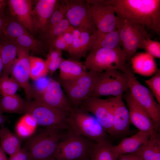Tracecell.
<instances>
[{"instance_id":"484cf974","label":"cell","mask_w":160,"mask_h":160,"mask_svg":"<svg viewBox=\"0 0 160 160\" xmlns=\"http://www.w3.org/2000/svg\"><path fill=\"white\" fill-rule=\"evenodd\" d=\"M1 46V55L3 67L1 76H9L16 59L17 45L11 40L4 38Z\"/></svg>"},{"instance_id":"8fae6325","label":"cell","mask_w":160,"mask_h":160,"mask_svg":"<svg viewBox=\"0 0 160 160\" xmlns=\"http://www.w3.org/2000/svg\"><path fill=\"white\" fill-rule=\"evenodd\" d=\"M100 73L89 71L80 77L72 80L61 79V87L66 92L71 105H80L90 97L95 82Z\"/></svg>"},{"instance_id":"836d02e7","label":"cell","mask_w":160,"mask_h":160,"mask_svg":"<svg viewBox=\"0 0 160 160\" xmlns=\"http://www.w3.org/2000/svg\"><path fill=\"white\" fill-rule=\"evenodd\" d=\"M29 61L30 78L35 80L46 76L48 70L45 60L30 56Z\"/></svg>"},{"instance_id":"7a4b0ae2","label":"cell","mask_w":160,"mask_h":160,"mask_svg":"<svg viewBox=\"0 0 160 160\" xmlns=\"http://www.w3.org/2000/svg\"><path fill=\"white\" fill-rule=\"evenodd\" d=\"M69 129L45 128L29 138L25 147L31 160H55L59 143L65 137Z\"/></svg>"},{"instance_id":"603a6c76","label":"cell","mask_w":160,"mask_h":160,"mask_svg":"<svg viewBox=\"0 0 160 160\" xmlns=\"http://www.w3.org/2000/svg\"><path fill=\"white\" fill-rule=\"evenodd\" d=\"M134 72L142 75L150 76L157 71V65L154 57L145 52L134 55L131 60Z\"/></svg>"},{"instance_id":"30bf717a","label":"cell","mask_w":160,"mask_h":160,"mask_svg":"<svg viewBox=\"0 0 160 160\" xmlns=\"http://www.w3.org/2000/svg\"><path fill=\"white\" fill-rule=\"evenodd\" d=\"M65 18L73 27L91 34L97 30L91 13L90 4L87 0H64Z\"/></svg>"},{"instance_id":"2e32d148","label":"cell","mask_w":160,"mask_h":160,"mask_svg":"<svg viewBox=\"0 0 160 160\" xmlns=\"http://www.w3.org/2000/svg\"><path fill=\"white\" fill-rule=\"evenodd\" d=\"M122 95L108 98L113 117V136H121L129 130L130 122L129 111L122 101Z\"/></svg>"},{"instance_id":"f6af8a7d","label":"cell","mask_w":160,"mask_h":160,"mask_svg":"<svg viewBox=\"0 0 160 160\" xmlns=\"http://www.w3.org/2000/svg\"><path fill=\"white\" fill-rule=\"evenodd\" d=\"M2 112L0 109V129L3 126L6 121L7 118L3 115Z\"/></svg>"},{"instance_id":"d6a6232c","label":"cell","mask_w":160,"mask_h":160,"mask_svg":"<svg viewBox=\"0 0 160 160\" xmlns=\"http://www.w3.org/2000/svg\"><path fill=\"white\" fill-rule=\"evenodd\" d=\"M70 26L68 20L65 18L49 31L42 35L40 41L43 43L45 49H49L52 42Z\"/></svg>"},{"instance_id":"9a60e30c","label":"cell","mask_w":160,"mask_h":160,"mask_svg":"<svg viewBox=\"0 0 160 160\" xmlns=\"http://www.w3.org/2000/svg\"><path fill=\"white\" fill-rule=\"evenodd\" d=\"M125 98L128 108L130 122L139 131L145 132L150 136L157 134L152 119L148 114L127 91Z\"/></svg>"},{"instance_id":"5b68a950","label":"cell","mask_w":160,"mask_h":160,"mask_svg":"<svg viewBox=\"0 0 160 160\" xmlns=\"http://www.w3.org/2000/svg\"><path fill=\"white\" fill-rule=\"evenodd\" d=\"M123 73L127 81L128 89L134 99L146 111L158 132L160 127V105L151 91L137 80L131 67Z\"/></svg>"},{"instance_id":"3957f363","label":"cell","mask_w":160,"mask_h":160,"mask_svg":"<svg viewBox=\"0 0 160 160\" xmlns=\"http://www.w3.org/2000/svg\"><path fill=\"white\" fill-rule=\"evenodd\" d=\"M67 122L74 134L99 143L108 140V134L96 118L81 108H73Z\"/></svg>"},{"instance_id":"4fadbf2b","label":"cell","mask_w":160,"mask_h":160,"mask_svg":"<svg viewBox=\"0 0 160 160\" xmlns=\"http://www.w3.org/2000/svg\"><path fill=\"white\" fill-rule=\"evenodd\" d=\"M32 98L40 103L68 112L73 108L64 94L60 83L51 78L43 91L33 95Z\"/></svg>"},{"instance_id":"7c38bea8","label":"cell","mask_w":160,"mask_h":160,"mask_svg":"<svg viewBox=\"0 0 160 160\" xmlns=\"http://www.w3.org/2000/svg\"><path fill=\"white\" fill-rule=\"evenodd\" d=\"M80 108L91 113L107 134L112 136L113 117L112 109L108 99L89 97L80 104Z\"/></svg>"},{"instance_id":"7402d4cb","label":"cell","mask_w":160,"mask_h":160,"mask_svg":"<svg viewBox=\"0 0 160 160\" xmlns=\"http://www.w3.org/2000/svg\"><path fill=\"white\" fill-rule=\"evenodd\" d=\"M148 133L139 131L135 135L123 139L113 150L119 156L121 155L132 153L137 150L149 139Z\"/></svg>"},{"instance_id":"74e56055","label":"cell","mask_w":160,"mask_h":160,"mask_svg":"<svg viewBox=\"0 0 160 160\" xmlns=\"http://www.w3.org/2000/svg\"><path fill=\"white\" fill-rule=\"evenodd\" d=\"M150 90L153 95L157 103L160 104V73L157 72L155 75L145 81Z\"/></svg>"},{"instance_id":"1f68e13d","label":"cell","mask_w":160,"mask_h":160,"mask_svg":"<svg viewBox=\"0 0 160 160\" xmlns=\"http://www.w3.org/2000/svg\"><path fill=\"white\" fill-rule=\"evenodd\" d=\"M17 45L39 54H45V47L42 42L35 39L30 33L11 40Z\"/></svg>"},{"instance_id":"b9f144b4","label":"cell","mask_w":160,"mask_h":160,"mask_svg":"<svg viewBox=\"0 0 160 160\" xmlns=\"http://www.w3.org/2000/svg\"><path fill=\"white\" fill-rule=\"evenodd\" d=\"M73 28V27L70 26L61 35L68 46V49L71 46L73 41V37L72 33Z\"/></svg>"},{"instance_id":"52a82bcc","label":"cell","mask_w":160,"mask_h":160,"mask_svg":"<svg viewBox=\"0 0 160 160\" xmlns=\"http://www.w3.org/2000/svg\"><path fill=\"white\" fill-rule=\"evenodd\" d=\"M93 141L74 134L69 129L59 143L55 160H84L89 159Z\"/></svg>"},{"instance_id":"ab89813d","label":"cell","mask_w":160,"mask_h":160,"mask_svg":"<svg viewBox=\"0 0 160 160\" xmlns=\"http://www.w3.org/2000/svg\"><path fill=\"white\" fill-rule=\"evenodd\" d=\"M55 48L62 51H68V47L61 35L55 40L50 45L49 49Z\"/></svg>"},{"instance_id":"8992f818","label":"cell","mask_w":160,"mask_h":160,"mask_svg":"<svg viewBox=\"0 0 160 160\" xmlns=\"http://www.w3.org/2000/svg\"><path fill=\"white\" fill-rule=\"evenodd\" d=\"M25 101L24 113L31 115L38 125L45 128L69 129L67 121L68 112L52 108L34 100Z\"/></svg>"},{"instance_id":"4316f807","label":"cell","mask_w":160,"mask_h":160,"mask_svg":"<svg viewBox=\"0 0 160 160\" xmlns=\"http://www.w3.org/2000/svg\"><path fill=\"white\" fill-rule=\"evenodd\" d=\"M21 139L7 127L3 126L0 129V147L10 156L21 149Z\"/></svg>"},{"instance_id":"ba28073f","label":"cell","mask_w":160,"mask_h":160,"mask_svg":"<svg viewBox=\"0 0 160 160\" xmlns=\"http://www.w3.org/2000/svg\"><path fill=\"white\" fill-rule=\"evenodd\" d=\"M117 17L116 30L122 49L129 61L137 49H140L144 41L151 38V36L143 26Z\"/></svg>"},{"instance_id":"ffe728a7","label":"cell","mask_w":160,"mask_h":160,"mask_svg":"<svg viewBox=\"0 0 160 160\" xmlns=\"http://www.w3.org/2000/svg\"><path fill=\"white\" fill-rule=\"evenodd\" d=\"M120 47V40L117 30L108 33L97 30L90 34L89 52L100 48L112 49Z\"/></svg>"},{"instance_id":"5bb4252c","label":"cell","mask_w":160,"mask_h":160,"mask_svg":"<svg viewBox=\"0 0 160 160\" xmlns=\"http://www.w3.org/2000/svg\"><path fill=\"white\" fill-rule=\"evenodd\" d=\"M30 51L17 45L18 57L14 63L11 73V77L24 90L26 98L28 100L32 98L31 87L29 82Z\"/></svg>"},{"instance_id":"277c9868","label":"cell","mask_w":160,"mask_h":160,"mask_svg":"<svg viewBox=\"0 0 160 160\" xmlns=\"http://www.w3.org/2000/svg\"><path fill=\"white\" fill-rule=\"evenodd\" d=\"M121 47L100 48L89 52L84 63L87 70L97 72L116 69L124 72L130 66Z\"/></svg>"},{"instance_id":"4dcf8cb0","label":"cell","mask_w":160,"mask_h":160,"mask_svg":"<svg viewBox=\"0 0 160 160\" xmlns=\"http://www.w3.org/2000/svg\"><path fill=\"white\" fill-rule=\"evenodd\" d=\"M38 125L31 115L25 114L16 125V134L21 139L29 138L34 134Z\"/></svg>"},{"instance_id":"ac0fdd59","label":"cell","mask_w":160,"mask_h":160,"mask_svg":"<svg viewBox=\"0 0 160 160\" xmlns=\"http://www.w3.org/2000/svg\"><path fill=\"white\" fill-rule=\"evenodd\" d=\"M10 15L22 24L31 34L35 33L31 15L32 1L9 0L7 1Z\"/></svg>"},{"instance_id":"83f0119b","label":"cell","mask_w":160,"mask_h":160,"mask_svg":"<svg viewBox=\"0 0 160 160\" xmlns=\"http://www.w3.org/2000/svg\"><path fill=\"white\" fill-rule=\"evenodd\" d=\"M30 33L20 23L10 15H4L2 29V36L12 40L24 35Z\"/></svg>"},{"instance_id":"e0dca14e","label":"cell","mask_w":160,"mask_h":160,"mask_svg":"<svg viewBox=\"0 0 160 160\" xmlns=\"http://www.w3.org/2000/svg\"><path fill=\"white\" fill-rule=\"evenodd\" d=\"M90 5L92 19L97 31L108 33L116 30L118 17L113 6Z\"/></svg>"},{"instance_id":"d6986e66","label":"cell","mask_w":160,"mask_h":160,"mask_svg":"<svg viewBox=\"0 0 160 160\" xmlns=\"http://www.w3.org/2000/svg\"><path fill=\"white\" fill-rule=\"evenodd\" d=\"M59 1L58 0L37 1L31 12L35 32H37L41 36L44 34Z\"/></svg>"},{"instance_id":"f1b7e54d","label":"cell","mask_w":160,"mask_h":160,"mask_svg":"<svg viewBox=\"0 0 160 160\" xmlns=\"http://www.w3.org/2000/svg\"><path fill=\"white\" fill-rule=\"evenodd\" d=\"M113 146L108 140L94 144L89 160H118L119 156L113 150Z\"/></svg>"},{"instance_id":"f35d334b","label":"cell","mask_w":160,"mask_h":160,"mask_svg":"<svg viewBox=\"0 0 160 160\" xmlns=\"http://www.w3.org/2000/svg\"><path fill=\"white\" fill-rule=\"evenodd\" d=\"M8 160H31L30 156L25 147L21 149L15 154L10 156Z\"/></svg>"},{"instance_id":"7bdbcfd3","label":"cell","mask_w":160,"mask_h":160,"mask_svg":"<svg viewBox=\"0 0 160 160\" xmlns=\"http://www.w3.org/2000/svg\"><path fill=\"white\" fill-rule=\"evenodd\" d=\"M62 51L55 48L49 49L48 53L46 55L47 61L54 60L62 57Z\"/></svg>"},{"instance_id":"f546056e","label":"cell","mask_w":160,"mask_h":160,"mask_svg":"<svg viewBox=\"0 0 160 160\" xmlns=\"http://www.w3.org/2000/svg\"><path fill=\"white\" fill-rule=\"evenodd\" d=\"M25 104V101L16 94L0 97V109L2 113H24Z\"/></svg>"},{"instance_id":"f907efd6","label":"cell","mask_w":160,"mask_h":160,"mask_svg":"<svg viewBox=\"0 0 160 160\" xmlns=\"http://www.w3.org/2000/svg\"><path fill=\"white\" fill-rule=\"evenodd\" d=\"M89 159H87L84 160H89Z\"/></svg>"},{"instance_id":"cb8c5ba5","label":"cell","mask_w":160,"mask_h":160,"mask_svg":"<svg viewBox=\"0 0 160 160\" xmlns=\"http://www.w3.org/2000/svg\"><path fill=\"white\" fill-rule=\"evenodd\" d=\"M59 69L61 79L64 80L76 79L88 72L84 64L77 60L72 58L64 59Z\"/></svg>"},{"instance_id":"bcb514c9","label":"cell","mask_w":160,"mask_h":160,"mask_svg":"<svg viewBox=\"0 0 160 160\" xmlns=\"http://www.w3.org/2000/svg\"><path fill=\"white\" fill-rule=\"evenodd\" d=\"M6 2V0H0V14H4V12Z\"/></svg>"},{"instance_id":"e575fe53","label":"cell","mask_w":160,"mask_h":160,"mask_svg":"<svg viewBox=\"0 0 160 160\" xmlns=\"http://www.w3.org/2000/svg\"><path fill=\"white\" fill-rule=\"evenodd\" d=\"M17 81L12 77L7 76L0 77V94L6 96L14 95L20 87Z\"/></svg>"},{"instance_id":"44dd1931","label":"cell","mask_w":160,"mask_h":160,"mask_svg":"<svg viewBox=\"0 0 160 160\" xmlns=\"http://www.w3.org/2000/svg\"><path fill=\"white\" fill-rule=\"evenodd\" d=\"M73 41L67 52L73 59L77 60L86 57L89 51L90 34L87 32L73 27Z\"/></svg>"},{"instance_id":"8d00e7d4","label":"cell","mask_w":160,"mask_h":160,"mask_svg":"<svg viewBox=\"0 0 160 160\" xmlns=\"http://www.w3.org/2000/svg\"><path fill=\"white\" fill-rule=\"evenodd\" d=\"M140 49H144L146 52L153 57L160 58V43L152 40L150 38H148L144 41Z\"/></svg>"},{"instance_id":"d590c367","label":"cell","mask_w":160,"mask_h":160,"mask_svg":"<svg viewBox=\"0 0 160 160\" xmlns=\"http://www.w3.org/2000/svg\"><path fill=\"white\" fill-rule=\"evenodd\" d=\"M65 14V7L64 1V0H59L47 24L44 34L49 31L53 27L58 24L63 20L66 18Z\"/></svg>"},{"instance_id":"6da1fadb","label":"cell","mask_w":160,"mask_h":160,"mask_svg":"<svg viewBox=\"0 0 160 160\" xmlns=\"http://www.w3.org/2000/svg\"><path fill=\"white\" fill-rule=\"evenodd\" d=\"M105 4L113 6L117 17L159 34L160 0H106Z\"/></svg>"},{"instance_id":"ee69618b","label":"cell","mask_w":160,"mask_h":160,"mask_svg":"<svg viewBox=\"0 0 160 160\" xmlns=\"http://www.w3.org/2000/svg\"><path fill=\"white\" fill-rule=\"evenodd\" d=\"M118 160H141L138 157L132 153L120 155Z\"/></svg>"},{"instance_id":"60d3db41","label":"cell","mask_w":160,"mask_h":160,"mask_svg":"<svg viewBox=\"0 0 160 160\" xmlns=\"http://www.w3.org/2000/svg\"><path fill=\"white\" fill-rule=\"evenodd\" d=\"M63 59L64 58L61 57L49 61L45 60L48 70V73L52 74L57 69H59L60 64Z\"/></svg>"},{"instance_id":"681fc988","label":"cell","mask_w":160,"mask_h":160,"mask_svg":"<svg viewBox=\"0 0 160 160\" xmlns=\"http://www.w3.org/2000/svg\"><path fill=\"white\" fill-rule=\"evenodd\" d=\"M3 67V63L1 55V46L0 45V77L1 74Z\"/></svg>"},{"instance_id":"d4e9b609","label":"cell","mask_w":160,"mask_h":160,"mask_svg":"<svg viewBox=\"0 0 160 160\" xmlns=\"http://www.w3.org/2000/svg\"><path fill=\"white\" fill-rule=\"evenodd\" d=\"M141 160H160L159 133L150 136L148 140L132 153Z\"/></svg>"},{"instance_id":"c3c4849f","label":"cell","mask_w":160,"mask_h":160,"mask_svg":"<svg viewBox=\"0 0 160 160\" xmlns=\"http://www.w3.org/2000/svg\"><path fill=\"white\" fill-rule=\"evenodd\" d=\"M4 14H0V37L2 36V29Z\"/></svg>"},{"instance_id":"7dc6e473","label":"cell","mask_w":160,"mask_h":160,"mask_svg":"<svg viewBox=\"0 0 160 160\" xmlns=\"http://www.w3.org/2000/svg\"><path fill=\"white\" fill-rule=\"evenodd\" d=\"M0 160H8L7 159L4 151L0 147Z\"/></svg>"},{"instance_id":"9c48e42d","label":"cell","mask_w":160,"mask_h":160,"mask_svg":"<svg viewBox=\"0 0 160 160\" xmlns=\"http://www.w3.org/2000/svg\"><path fill=\"white\" fill-rule=\"evenodd\" d=\"M128 89L127 79L123 72L116 69L107 70L99 73L90 97H116L122 95Z\"/></svg>"}]
</instances>
